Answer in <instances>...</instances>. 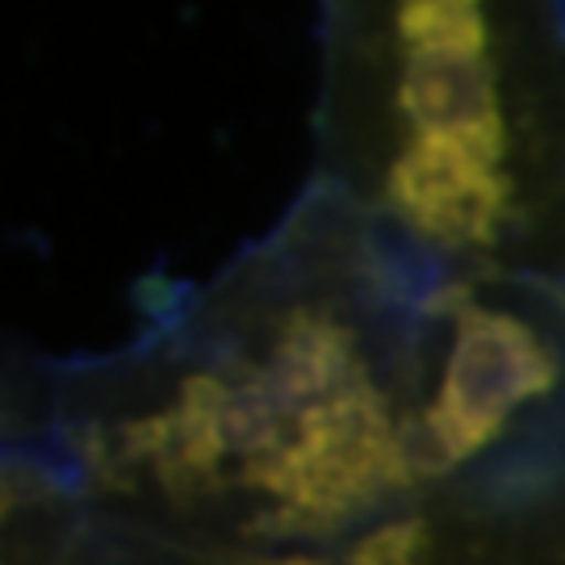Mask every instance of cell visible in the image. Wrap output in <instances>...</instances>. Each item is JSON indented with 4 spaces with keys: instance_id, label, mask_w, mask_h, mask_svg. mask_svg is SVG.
I'll return each mask as SVG.
<instances>
[{
    "instance_id": "cell-1",
    "label": "cell",
    "mask_w": 565,
    "mask_h": 565,
    "mask_svg": "<svg viewBox=\"0 0 565 565\" xmlns=\"http://www.w3.org/2000/svg\"><path fill=\"white\" fill-rule=\"evenodd\" d=\"M436 264L310 181L202 285L142 289L135 340L55 364L51 445L93 515L218 553H335L424 490Z\"/></svg>"
},
{
    "instance_id": "cell-2",
    "label": "cell",
    "mask_w": 565,
    "mask_h": 565,
    "mask_svg": "<svg viewBox=\"0 0 565 565\" xmlns=\"http://www.w3.org/2000/svg\"><path fill=\"white\" fill-rule=\"evenodd\" d=\"M315 142L427 264L565 285V0H319Z\"/></svg>"
},
{
    "instance_id": "cell-3",
    "label": "cell",
    "mask_w": 565,
    "mask_h": 565,
    "mask_svg": "<svg viewBox=\"0 0 565 565\" xmlns=\"http://www.w3.org/2000/svg\"><path fill=\"white\" fill-rule=\"evenodd\" d=\"M88 503L51 440H0V565H76Z\"/></svg>"
},
{
    "instance_id": "cell-4",
    "label": "cell",
    "mask_w": 565,
    "mask_h": 565,
    "mask_svg": "<svg viewBox=\"0 0 565 565\" xmlns=\"http://www.w3.org/2000/svg\"><path fill=\"white\" fill-rule=\"evenodd\" d=\"M55 364L0 335V440H51Z\"/></svg>"
}]
</instances>
